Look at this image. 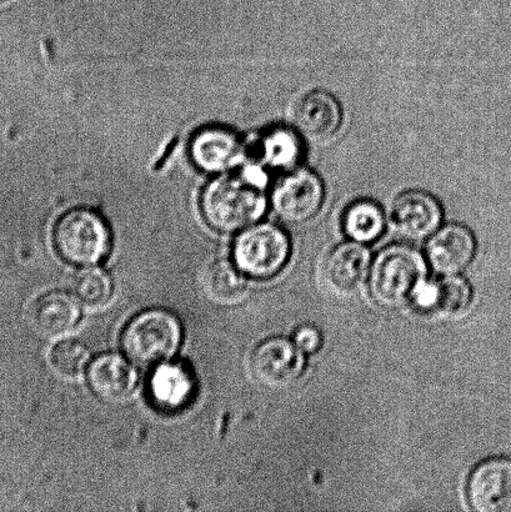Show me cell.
Returning <instances> with one entry per match:
<instances>
[{
	"label": "cell",
	"mask_w": 511,
	"mask_h": 512,
	"mask_svg": "<svg viewBox=\"0 0 511 512\" xmlns=\"http://www.w3.org/2000/svg\"><path fill=\"white\" fill-rule=\"evenodd\" d=\"M343 110L339 100L323 89L310 90L295 107V129L303 138L324 142L342 125Z\"/></svg>",
	"instance_id": "cell-12"
},
{
	"label": "cell",
	"mask_w": 511,
	"mask_h": 512,
	"mask_svg": "<svg viewBox=\"0 0 511 512\" xmlns=\"http://www.w3.org/2000/svg\"><path fill=\"white\" fill-rule=\"evenodd\" d=\"M427 261L418 249L397 244L384 248L370 268V294L388 309L415 304L427 284Z\"/></svg>",
	"instance_id": "cell-2"
},
{
	"label": "cell",
	"mask_w": 511,
	"mask_h": 512,
	"mask_svg": "<svg viewBox=\"0 0 511 512\" xmlns=\"http://www.w3.org/2000/svg\"><path fill=\"white\" fill-rule=\"evenodd\" d=\"M182 324L165 309H149L134 316L122 334V348L133 363L152 368L168 363L180 348Z\"/></svg>",
	"instance_id": "cell-3"
},
{
	"label": "cell",
	"mask_w": 511,
	"mask_h": 512,
	"mask_svg": "<svg viewBox=\"0 0 511 512\" xmlns=\"http://www.w3.org/2000/svg\"><path fill=\"white\" fill-rule=\"evenodd\" d=\"M468 499L478 512L511 511V461L492 459L480 464L470 476Z\"/></svg>",
	"instance_id": "cell-10"
},
{
	"label": "cell",
	"mask_w": 511,
	"mask_h": 512,
	"mask_svg": "<svg viewBox=\"0 0 511 512\" xmlns=\"http://www.w3.org/2000/svg\"><path fill=\"white\" fill-rule=\"evenodd\" d=\"M55 249L72 265L89 266L100 263L110 249V232L105 220L94 210H70L54 228Z\"/></svg>",
	"instance_id": "cell-4"
},
{
	"label": "cell",
	"mask_w": 511,
	"mask_h": 512,
	"mask_svg": "<svg viewBox=\"0 0 511 512\" xmlns=\"http://www.w3.org/2000/svg\"><path fill=\"white\" fill-rule=\"evenodd\" d=\"M8 2L9 0H0V7H2L4 4H7Z\"/></svg>",
	"instance_id": "cell-24"
},
{
	"label": "cell",
	"mask_w": 511,
	"mask_h": 512,
	"mask_svg": "<svg viewBox=\"0 0 511 512\" xmlns=\"http://www.w3.org/2000/svg\"><path fill=\"white\" fill-rule=\"evenodd\" d=\"M372 268V255L364 244L349 242L338 245L324 266V283L330 293L350 298L363 288Z\"/></svg>",
	"instance_id": "cell-9"
},
{
	"label": "cell",
	"mask_w": 511,
	"mask_h": 512,
	"mask_svg": "<svg viewBox=\"0 0 511 512\" xmlns=\"http://www.w3.org/2000/svg\"><path fill=\"white\" fill-rule=\"evenodd\" d=\"M252 373L258 383L269 389L288 388L300 379L305 368L302 350L284 338L263 341L252 355Z\"/></svg>",
	"instance_id": "cell-7"
},
{
	"label": "cell",
	"mask_w": 511,
	"mask_h": 512,
	"mask_svg": "<svg viewBox=\"0 0 511 512\" xmlns=\"http://www.w3.org/2000/svg\"><path fill=\"white\" fill-rule=\"evenodd\" d=\"M197 390L195 376L182 363L157 366L149 383V396L155 408L164 413H178L192 403Z\"/></svg>",
	"instance_id": "cell-15"
},
{
	"label": "cell",
	"mask_w": 511,
	"mask_h": 512,
	"mask_svg": "<svg viewBox=\"0 0 511 512\" xmlns=\"http://www.w3.org/2000/svg\"><path fill=\"white\" fill-rule=\"evenodd\" d=\"M294 343L304 354H315L322 348V334L314 326L305 325L295 333Z\"/></svg>",
	"instance_id": "cell-23"
},
{
	"label": "cell",
	"mask_w": 511,
	"mask_h": 512,
	"mask_svg": "<svg viewBox=\"0 0 511 512\" xmlns=\"http://www.w3.org/2000/svg\"><path fill=\"white\" fill-rule=\"evenodd\" d=\"M203 286L208 298L217 304H238L248 295V283L242 271L225 260L209 266L203 276Z\"/></svg>",
	"instance_id": "cell-19"
},
{
	"label": "cell",
	"mask_w": 511,
	"mask_h": 512,
	"mask_svg": "<svg viewBox=\"0 0 511 512\" xmlns=\"http://www.w3.org/2000/svg\"><path fill=\"white\" fill-rule=\"evenodd\" d=\"M88 384L93 394L108 404H122L132 398L138 373L124 356L103 354L89 365Z\"/></svg>",
	"instance_id": "cell-13"
},
{
	"label": "cell",
	"mask_w": 511,
	"mask_h": 512,
	"mask_svg": "<svg viewBox=\"0 0 511 512\" xmlns=\"http://www.w3.org/2000/svg\"><path fill=\"white\" fill-rule=\"evenodd\" d=\"M29 316L30 323L39 334L47 338H59L77 326L80 308L73 295L53 290L34 301Z\"/></svg>",
	"instance_id": "cell-16"
},
{
	"label": "cell",
	"mask_w": 511,
	"mask_h": 512,
	"mask_svg": "<svg viewBox=\"0 0 511 512\" xmlns=\"http://www.w3.org/2000/svg\"><path fill=\"white\" fill-rule=\"evenodd\" d=\"M387 217L374 200L360 199L349 205L343 217V228L352 242L374 243L382 237Z\"/></svg>",
	"instance_id": "cell-20"
},
{
	"label": "cell",
	"mask_w": 511,
	"mask_h": 512,
	"mask_svg": "<svg viewBox=\"0 0 511 512\" xmlns=\"http://www.w3.org/2000/svg\"><path fill=\"white\" fill-rule=\"evenodd\" d=\"M262 175L252 173L223 175L213 180L202 195L203 217L214 230L238 232L258 222L267 210Z\"/></svg>",
	"instance_id": "cell-1"
},
{
	"label": "cell",
	"mask_w": 511,
	"mask_h": 512,
	"mask_svg": "<svg viewBox=\"0 0 511 512\" xmlns=\"http://www.w3.org/2000/svg\"><path fill=\"white\" fill-rule=\"evenodd\" d=\"M73 291L83 304L90 308H99L107 304L112 296V279L102 269H83L74 276Z\"/></svg>",
	"instance_id": "cell-21"
},
{
	"label": "cell",
	"mask_w": 511,
	"mask_h": 512,
	"mask_svg": "<svg viewBox=\"0 0 511 512\" xmlns=\"http://www.w3.org/2000/svg\"><path fill=\"white\" fill-rule=\"evenodd\" d=\"M292 244L285 230L274 224H258L244 230L233 248L235 265L254 279H270L287 264Z\"/></svg>",
	"instance_id": "cell-5"
},
{
	"label": "cell",
	"mask_w": 511,
	"mask_h": 512,
	"mask_svg": "<svg viewBox=\"0 0 511 512\" xmlns=\"http://www.w3.org/2000/svg\"><path fill=\"white\" fill-rule=\"evenodd\" d=\"M88 359L87 348L75 340L60 341L50 353L52 368L65 378H74L82 374Z\"/></svg>",
	"instance_id": "cell-22"
},
{
	"label": "cell",
	"mask_w": 511,
	"mask_h": 512,
	"mask_svg": "<svg viewBox=\"0 0 511 512\" xmlns=\"http://www.w3.org/2000/svg\"><path fill=\"white\" fill-rule=\"evenodd\" d=\"M472 304V288L459 276H444L425 284L414 305L440 319H455L467 313Z\"/></svg>",
	"instance_id": "cell-17"
},
{
	"label": "cell",
	"mask_w": 511,
	"mask_h": 512,
	"mask_svg": "<svg viewBox=\"0 0 511 512\" xmlns=\"http://www.w3.org/2000/svg\"><path fill=\"white\" fill-rule=\"evenodd\" d=\"M258 150L260 162L287 173L300 167L304 157L303 137L297 129L275 128L260 140Z\"/></svg>",
	"instance_id": "cell-18"
},
{
	"label": "cell",
	"mask_w": 511,
	"mask_h": 512,
	"mask_svg": "<svg viewBox=\"0 0 511 512\" xmlns=\"http://www.w3.org/2000/svg\"><path fill=\"white\" fill-rule=\"evenodd\" d=\"M244 147L239 135L222 127H209L194 135L190 158L200 170L222 173L232 169L243 158Z\"/></svg>",
	"instance_id": "cell-14"
},
{
	"label": "cell",
	"mask_w": 511,
	"mask_h": 512,
	"mask_svg": "<svg viewBox=\"0 0 511 512\" xmlns=\"http://www.w3.org/2000/svg\"><path fill=\"white\" fill-rule=\"evenodd\" d=\"M325 188L322 178L313 170L298 167L287 172L274 185L272 207L285 223L303 224L322 209Z\"/></svg>",
	"instance_id": "cell-6"
},
{
	"label": "cell",
	"mask_w": 511,
	"mask_h": 512,
	"mask_svg": "<svg viewBox=\"0 0 511 512\" xmlns=\"http://www.w3.org/2000/svg\"><path fill=\"white\" fill-rule=\"evenodd\" d=\"M390 222L400 237L429 239L442 227L443 208L433 194L419 189L407 190L394 199Z\"/></svg>",
	"instance_id": "cell-8"
},
{
	"label": "cell",
	"mask_w": 511,
	"mask_h": 512,
	"mask_svg": "<svg viewBox=\"0 0 511 512\" xmlns=\"http://www.w3.org/2000/svg\"><path fill=\"white\" fill-rule=\"evenodd\" d=\"M477 250L472 230L452 223L440 227L427 244V258L434 271L443 275L462 273L472 263Z\"/></svg>",
	"instance_id": "cell-11"
}]
</instances>
